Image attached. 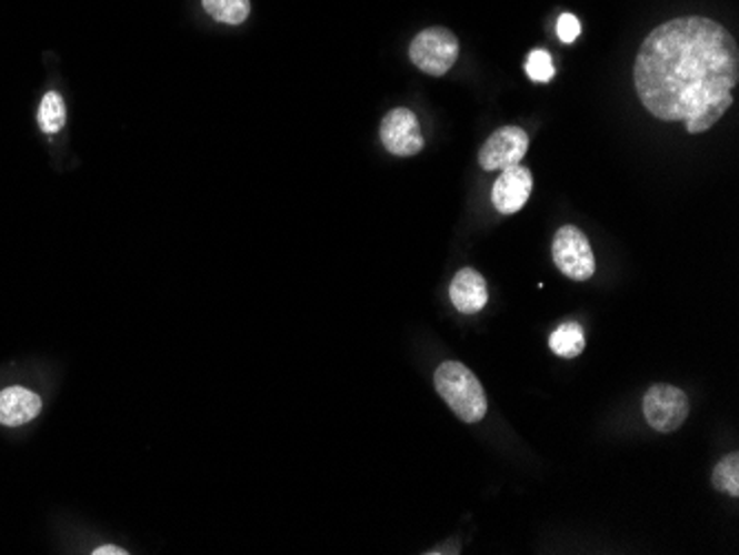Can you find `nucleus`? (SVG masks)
<instances>
[{"instance_id": "nucleus-1", "label": "nucleus", "mask_w": 739, "mask_h": 555, "mask_svg": "<svg viewBox=\"0 0 739 555\" xmlns=\"http://www.w3.org/2000/svg\"><path fill=\"white\" fill-rule=\"evenodd\" d=\"M739 80L736 38L716 20L685 16L656 27L642 42L633 82L645 109L662 122L705 133L733 107Z\"/></svg>"}, {"instance_id": "nucleus-2", "label": "nucleus", "mask_w": 739, "mask_h": 555, "mask_svg": "<svg viewBox=\"0 0 739 555\" xmlns=\"http://www.w3.org/2000/svg\"><path fill=\"white\" fill-rule=\"evenodd\" d=\"M435 387L459 421L475 425L488 414V396L470 367L459 361H446L435 372Z\"/></svg>"}, {"instance_id": "nucleus-3", "label": "nucleus", "mask_w": 739, "mask_h": 555, "mask_svg": "<svg viewBox=\"0 0 739 555\" xmlns=\"http://www.w3.org/2000/svg\"><path fill=\"white\" fill-rule=\"evenodd\" d=\"M459 58V38L446 27L421 31L410 44V60L428 75H446Z\"/></svg>"}, {"instance_id": "nucleus-4", "label": "nucleus", "mask_w": 739, "mask_h": 555, "mask_svg": "<svg viewBox=\"0 0 739 555\" xmlns=\"http://www.w3.org/2000/svg\"><path fill=\"white\" fill-rule=\"evenodd\" d=\"M642 412L649 427H653L660 434H671L687 423L691 405L689 396L680 387L658 383L649 387V392L645 394Z\"/></svg>"}, {"instance_id": "nucleus-5", "label": "nucleus", "mask_w": 739, "mask_h": 555, "mask_svg": "<svg viewBox=\"0 0 739 555\" xmlns=\"http://www.w3.org/2000/svg\"><path fill=\"white\" fill-rule=\"evenodd\" d=\"M553 264L565 278L587 281L596 273V258L587 235L576 226H562L551 246Z\"/></svg>"}, {"instance_id": "nucleus-6", "label": "nucleus", "mask_w": 739, "mask_h": 555, "mask_svg": "<svg viewBox=\"0 0 739 555\" xmlns=\"http://www.w3.org/2000/svg\"><path fill=\"white\" fill-rule=\"evenodd\" d=\"M379 135H381V144L386 147V151L392 155H399V158H412V155L421 153V149L426 144L417 115L403 107L392 109L390 113L383 115Z\"/></svg>"}, {"instance_id": "nucleus-7", "label": "nucleus", "mask_w": 739, "mask_h": 555, "mask_svg": "<svg viewBox=\"0 0 739 555\" xmlns=\"http://www.w3.org/2000/svg\"><path fill=\"white\" fill-rule=\"evenodd\" d=\"M529 149V135L520 127H502L488 138L479 153V164L486 171H505L520 164Z\"/></svg>"}, {"instance_id": "nucleus-8", "label": "nucleus", "mask_w": 739, "mask_h": 555, "mask_svg": "<svg viewBox=\"0 0 739 555\" xmlns=\"http://www.w3.org/2000/svg\"><path fill=\"white\" fill-rule=\"evenodd\" d=\"M533 191V178L531 171L522 164L509 167L500 173V178L493 182L492 204L500 215H513L518 213Z\"/></svg>"}, {"instance_id": "nucleus-9", "label": "nucleus", "mask_w": 739, "mask_h": 555, "mask_svg": "<svg viewBox=\"0 0 739 555\" xmlns=\"http://www.w3.org/2000/svg\"><path fill=\"white\" fill-rule=\"evenodd\" d=\"M42 410V398L20 385L4 387L0 392V425L2 427H20L33 421Z\"/></svg>"}, {"instance_id": "nucleus-10", "label": "nucleus", "mask_w": 739, "mask_h": 555, "mask_svg": "<svg viewBox=\"0 0 739 555\" xmlns=\"http://www.w3.org/2000/svg\"><path fill=\"white\" fill-rule=\"evenodd\" d=\"M488 283L475 269H461L450 283V301L461 314H479L488 305Z\"/></svg>"}, {"instance_id": "nucleus-11", "label": "nucleus", "mask_w": 739, "mask_h": 555, "mask_svg": "<svg viewBox=\"0 0 739 555\" xmlns=\"http://www.w3.org/2000/svg\"><path fill=\"white\" fill-rule=\"evenodd\" d=\"M585 330L576 321H565L549 336V350L560 359H576L585 352Z\"/></svg>"}, {"instance_id": "nucleus-12", "label": "nucleus", "mask_w": 739, "mask_h": 555, "mask_svg": "<svg viewBox=\"0 0 739 555\" xmlns=\"http://www.w3.org/2000/svg\"><path fill=\"white\" fill-rule=\"evenodd\" d=\"M67 120V107L64 100L58 91H47L40 100V109H38V127L42 133L47 135H56Z\"/></svg>"}, {"instance_id": "nucleus-13", "label": "nucleus", "mask_w": 739, "mask_h": 555, "mask_svg": "<svg viewBox=\"0 0 739 555\" xmlns=\"http://www.w3.org/2000/svg\"><path fill=\"white\" fill-rule=\"evenodd\" d=\"M207 13L227 24H242L250 13V0H202Z\"/></svg>"}, {"instance_id": "nucleus-14", "label": "nucleus", "mask_w": 739, "mask_h": 555, "mask_svg": "<svg viewBox=\"0 0 739 555\" xmlns=\"http://www.w3.org/2000/svg\"><path fill=\"white\" fill-rule=\"evenodd\" d=\"M713 487L733 498L739 496V454L733 452L725 456L713 470Z\"/></svg>"}, {"instance_id": "nucleus-15", "label": "nucleus", "mask_w": 739, "mask_h": 555, "mask_svg": "<svg viewBox=\"0 0 739 555\" xmlns=\"http://www.w3.org/2000/svg\"><path fill=\"white\" fill-rule=\"evenodd\" d=\"M525 71L529 75V80L533 82H549L553 80V62L551 56L545 49H536L529 53Z\"/></svg>"}, {"instance_id": "nucleus-16", "label": "nucleus", "mask_w": 739, "mask_h": 555, "mask_svg": "<svg viewBox=\"0 0 739 555\" xmlns=\"http://www.w3.org/2000/svg\"><path fill=\"white\" fill-rule=\"evenodd\" d=\"M580 20L573 16V13H565V16H560V20H558V24H556V31H558V38L562 40V42H573L578 36H580Z\"/></svg>"}, {"instance_id": "nucleus-17", "label": "nucleus", "mask_w": 739, "mask_h": 555, "mask_svg": "<svg viewBox=\"0 0 739 555\" xmlns=\"http://www.w3.org/2000/svg\"><path fill=\"white\" fill-rule=\"evenodd\" d=\"M129 552L120 549V547H113V545H107V547H98L93 555H127Z\"/></svg>"}]
</instances>
